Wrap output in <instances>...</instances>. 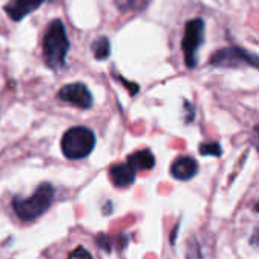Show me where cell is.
Segmentation results:
<instances>
[{"label": "cell", "mask_w": 259, "mask_h": 259, "mask_svg": "<svg viewBox=\"0 0 259 259\" xmlns=\"http://www.w3.org/2000/svg\"><path fill=\"white\" fill-rule=\"evenodd\" d=\"M49 0H11L6 6H5V12L9 15L11 20L14 21H20L23 20L26 15L32 14L33 11H36L41 5H44Z\"/></svg>", "instance_id": "7"}, {"label": "cell", "mask_w": 259, "mask_h": 259, "mask_svg": "<svg viewBox=\"0 0 259 259\" xmlns=\"http://www.w3.org/2000/svg\"><path fill=\"white\" fill-rule=\"evenodd\" d=\"M205 39V21L202 18H193L185 24L184 38H182V50L185 65L188 68H194L197 65V50L203 44Z\"/></svg>", "instance_id": "4"}, {"label": "cell", "mask_w": 259, "mask_h": 259, "mask_svg": "<svg viewBox=\"0 0 259 259\" xmlns=\"http://www.w3.org/2000/svg\"><path fill=\"white\" fill-rule=\"evenodd\" d=\"M68 49H70V41L62 21L53 20L49 24L42 39V52H44L46 64L53 70L62 68L65 65Z\"/></svg>", "instance_id": "1"}, {"label": "cell", "mask_w": 259, "mask_h": 259, "mask_svg": "<svg viewBox=\"0 0 259 259\" xmlns=\"http://www.w3.org/2000/svg\"><path fill=\"white\" fill-rule=\"evenodd\" d=\"M199 152L203 156H208V155H211V156H220L222 155V147H220L219 143H203V144H200Z\"/></svg>", "instance_id": "12"}, {"label": "cell", "mask_w": 259, "mask_h": 259, "mask_svg": "<svg viewBox=\"0 0 259 259\" xmlns=\"http://www.w3.org/2000/svg\"><path fill=\"white\" fill-rule=\"evenodd\" d=\"M209 64L219 68H238V67H256L258 56L240 47H228L214 52L209 58Z\"/></svg>", "instance_id": "5"}, {"label": "cell", "mask_w": 259, "mask_h": 259, "mask_svg": "<svg viewBox=\"0 0 259 259\" xmlns=\"http://www.w3.org/2000/svg\"><path fill=\"white\" fill-rule=\"evenodd\" d=\"M96 146V137L91 129L85 126H76L68 129L62 140L61 149L68 159H83L87 158Z\"/></svg>", "instance_id": "3"}, {"label": "cell", "mask_w": 259, "mask_h": 259, "mask_svg": "<svg viewBox=\"0 0 259 259\" xmlns=\"http://www.w3.org/2000/svg\"><path fill=\"white\" fill-rule=\"evenodd\" d=\"M127 164L135 170V171H144V170H152L155 167V156L149 149L140 150L132 153L127 158Z\"/></svg>", "instance_id": "10"}, {"label": "cell", "mask_w": 259, "mask_h": 259, "mask_svg": "<svg viewBox=\"0 0 259 259\" xmlns=\"http://www.w3.org/2000/svg\"><path fill=\"white\" fill-rule=\"evenodd\" d=\"M53 197H55V188L52 184L46 182L41 184L29 199L15 197L12 202V208L20 220L33 222L50 208Z\"/></svg>", "instance_id": "2"}, {"label": "cell", "mask_w": 259, "mask_h": 259, "mask_svg": "<svg viewBox=\"0 0 259 259\" xmlns=\"http://www.w3.org/2000/svg\"><path fill=\"white\" fill-rule=\"evenodd\" d=\"M68 259H93V256H91L90 252H87L83 247H77V249H74V250L70 253Z\"/></svg>", "instance_id": "13"}, {"label": "cell", "mask_w": 259, "mask_h": 259, "mask_svg": "<svg viewBox=\"0 0 259 259\" xmlns=\"http://www.w3.org/2000/svg\"><path fill=\"white\" fill-rule=\"evenodd\" d=\"M109 175V179L111 182L118 187V188H126V187H131L134 182H135V175L137 171L127 164H117V165H112L108 171Z\"/></svg>", "instance_id": "9"}, {"label": "cell", "mask_w": 259, "mask_h": 259, "mask_svg": "<svg viewBox=\"0 0 259 259\" xmlns=\"http://www.w3.org/2000/svg\"><path fill=\"white\" fill-rule=\"evenodd\" d=\"M115 2H117V3H118V6H120V8H123V9H124V8H129V6L134 3V0H115Z\"/></svg>", "instance_id": "14"}, {"label": "cell", "mask_w": 259, "mask_h": 259, "mask_svg": "<svg viewBox=\"0 0 259 259\" xmlns=\"http://www.w3.org/2000/svg\"><path fill=\"white\" fill-rule=\"evenodd\" d=\"M58 97L62 102L74 105L80 109H90L93 106V96L90 90L80 82H74L62 87L58 93Z\"/></svg>", "instance_id": "6"}, {"label": "cell", "mask_w": 259, "mask_h": 259, "mask_svg": "<svg viewBox=\"0 0 259 259\" xmlns=\"http://www.w3.org/2000/svg\"><path fill=\"white\" fill-rule=\"evenodd\" d=\"M91 49H93L96 59H106L111 55V44H109V39L106 36H99L93 42Z\"/></svg>", "instance_id": "11"}, {"label": "cell", "mask_w": 259, "mask_h": 259, "mask_svg": "<svg viewBox=\"0 0 259 259\" xmlns=\"http://www.w3.org/2000/svg\"><path fill=\"white\" fill-rule=\"evenodd\" d=\"M197 170H199V165H197L194 158L181 156L171 164L170 173L178 181H188V179H193L196 176Z\"/></svg>", "instance_id": "8"}]
</instances>
